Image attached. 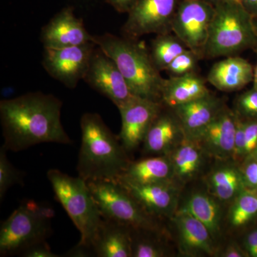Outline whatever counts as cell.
<instances>
[{
	"label": "cell",
	"instance_id": "23",
	"mask_svg": "<svg viewBox=\"0 0 257 257\" xmlns=\"http://www.w3.org/2000/svg\"><path fill=\"white\" fill-rule=\"evenodd\" d=\"M179 144L170 160L174 175L186 180L197 173L202 162V152L198 147L199 143L192 139L184 137Z\"/></svg>",
	"mask_w": 257,
	"mask_h": 257
},
{
	"label": "cell",
	"instance_id": "3",
	"mask_svg": "<svg viewBox=\"0 0 257 257\" xmlns=\"http://www.w3.org/2000/svg\"><path fill=\"white\" fill-rule=\"evenodd\" d=\"M92 42L114 61L135 95L161 102L165 79L143 42L109 33L92 35Z\"/></svg>",
	"mask_w": 257,
	"mask_h": 257
},
{
	"label": "cell",
	"instance_id": "42",
	"mask_svg": "<svg viewBox=\"0 0 257 257\" xmlns=\"http://www.w3.org/2000/svg\"><path fill=\"white\" fill-rule=\"evenodd\" d=\"M202 1L207 2V3H210V4L213 5H216L218 3L225 1V0H202Z\"/></svg>",
	"mask_w": 257,
	"mask_h": 257
},
{
	"label": "cell",
	"instance_id": "38",
	"mask_svg": "<svg viewBox=\"0 0 257 257\" xmlns=\"http://www.w3.org/2000/svg\"><path fill=\"white\" fill-rule=\"evenodd\" d=\"M245 243L248 254L253 257H257V230L248 235Z\"/></svg>",
	"mask_w": 257,
	"mask_h": 257
},
{
	"label": "cell",
	"instance_id": "31",
	"mask_svg": "<svg viewBox=\"0 0 257 257\" xmlns=\"http://www.w3.org/2000/svg\"><path fill=\"white\" fill-rule=\"evenodd\" d=\"M132 254L135 257H161L165 256V250L155 240L144 236H135L132 233Z\"/></svg>",
	"mask_w": 257,
	"mask_h": 257
},
{
	"label": "cell",
	"instance_id": "7",
	"mask_svg": "<svg viewBox=\"0 0 257 257\" xmlns=\"http://www.w3.org/2000/svg\"><path fill=\"white\" fill-rule=\"evenodd\" d=\"M87 184L104 219L133 228L156 229L152 216L117 181H92Z\"/></svg>",
	"mask_w": 257,
	"mask_h": 257
},
{
	"label": "cell",
	"instance_id": "22",
	"mask_svg": "<svg viewBox=\"0 0 257 257\" xmlns=\"http://www.w3.org/2000/svg\"><path fill=\"white\" fill-rule=\"evenodd\" d=\"M181 244L189 252H213L211 232L207 226L195 218L184 213L177 214L175 219Z\"/></svg>",
	"mask_w": 257,
	"mask_h": 257
},
{
	"label": "cell",
	"instance_id": "28",
	"mask_svg": "<svg viewBox=\"0 0 257 257\" xmlns=\"http://www.w3.org/2000/svg\"><path fill=\"white\" fill-rule=\"evenodd\" d=\"M4 147L0 149V200L3 202L8 189L15 184L23 185L24 174L15 168L7 156Z\"/></svg>",
	"mask_w": 257,
	"mask_h": 257
},
{
	"label": "cell",
	"instance_id": "18",
	"mask_svg": "<svg viewBox=\"0 0 257 257\" xmlns=\"http://www.w3.org/2000/svg\"><path fill=\"white\" fill-rule=\"evenodd\" d=\"M116 181L130 192L152 216L167 214L173 206L175 190L170 182L140 184L121 179Z\"/></svg>",
	"mask_w": 257,
	"mask_h": 257
},
{
	"label": "cell",
	"instance_id": "13",
	"mask_svg": "<svg viewBox=\"0 0 257 257\" xmlns=\"http://www.w3.org/2000/svg\"><path fill=\"white\" fill-rule=\"evenodd\" d=\"M41 40L45 48L60 49L92 42V35L84 28L82 20L74 14L68 7L42 28Z\"/></svg>",
	"mask_w": 257,
	"mask_h": 257
},
{
	"label": "cell",
	"instance_id": "40",
	"mask_svg": "<svg viewBox=\"0 0 257 257\" xmlns=\"http://www.w3.org/2000/svg\"><path fill=\"white\" fill-rule=\"evenodd\" d=\"M243 256H244V254H243L241 248L234 246V245H231L226 248V251L223 253V256L225 257H242Z\"/></svg>",
	"mask_w": 257,
	"mask_h": 257
},
{
	"label": "cell",
	"instance_id": "32",
	"mask_svg": "<svg viewBox=\"0 0 257 257\" xmlns=\"http://www.w3.org/2000/svg\"><path fill=\"white\" fill-rule=\"evenodd\" d=\"M245 155L257 149V119L244 120Z\"/></svg>",
	"mask_w": 257,
	"mask_h": 257
},
{
	"label": "cell",
	"instance_id": "12",
	"mask_svg": "<svg viewBox=\"0 0 257 257\" xmlns=\"http://www.w3.org/2000/svg\"><path fill=\"white\" fill-rule=\"evenodd\" d=\"M162 106L160 101L136 96L118 108L121 118L119 138L126 152L133 151L143 143Z\"/></svg>",
	"mask_w": 257,
	"mask_h": 257
},
{
	"label": "cell",
	"instance_id": "24",
	"mask_svg": "<svg viewBox=\"0 0 257 257\" xmlns=\"http://www.w3.org/2000/svg\"><path fill=\"white\" fill-rule=\"evenodd\" d=\"M179 213L189 214L201 221L207 226L211 234H215L219 231V207L215 201L207 194L202 193L193 194Z\"/></svg>",
	"mask_w": 257,
	"mask_h": 257
},
{
	"label": "cell",
	"instance_id": "10",
	"mask_svg": "<svg viewBox=\"0 0 257 257\" xmlns=\"http://www.w3.org/2000/svg\"><path fill=\"white\" fill-rule=\"evenodd\" d=\"M96 45L94 42L64 48H45L42 66L47 73L69 89L83 80Z\"/></svg>",
	"mask_w": 257,
	"mask_h": 257
},
{
	"label": "cell",
	"instance_id": "25",
	"mask_svg": "<svg viewBox=\"0 0 257 257\" xmlns=\"http://www.w3.org/2000/svg\"><path fill=\"white\" fill-rule=\"evenodd\" d=\"M156 35L149 50L155 67L162 72L166 70L177 56L188 48L173 32Z\"/></svg>",
	"mask_w": 257,
	"mask_h": 257
},
{
	"label": "cell",
	"instance_id": "16",
	"mask_svg": "<svg viewBox=\"0 0 257 257\" xmlns=\"http://www.w3.org/2000/svg\"><path fill=\"white\" fill-rule=\"evenodd\" d=\"M254 67L238 55L216 62L207 74V82L222 92H235L253 82Z\"/></svg>",
	"mask_w": 257,
	"mask_h": 257
},
{
	"label": "cell",
	"instance_id": "33",
	"mask_svg": "<svg viewBox=\"0 0 257 257\" xmlns=\"http://www.w3.org/2000/svg\"><path fill=\"white\" fill-rule=\"evenodd\" d=\"M236 116V133L233 158L238 159L245 155L244 120Z\"/></svg>",
	"mask_w": 257,
	"mask_h": 257
},
{
	"label": "cell",
	"instance_id": "1",
	"mask_svg": "<svg viewBox=\"0 0 257 257\" xmlns=\"http://www.w3.org/2000/svg\"><path fill=\"white\" fill-rule=\"evenodd\" d=\"M62 106L53 94L40 92L0 101L3 146L18 152L40 144H72L61 121Z\"/></svg>",
	"mask_w": 257,
	"mask_h": 257
},
{
	"label": "cell",
	"instance_id": "30",
	"mask_svg": "<svg viewBox=\"0 0 257 257\" xmlns=\"http://www.w3.org/2000/svg\"><path fill=\"white\" fill-rule=\"evenodd\" d=\"M235 114L243 120L257 119V89H251L238 96L235 104Z\"/></svg>",
	"mask_w": 257,
	"mask_h": 257
},
{
	"label": "cell",
	"instance_id": "39",
	"mask_svg": "<svg viewBox=\"0 0 257 257\" xmlns=\"http://www.w3.org/2000/svg\"><path fill=\"white\" fill-rule=\"evenodd\" d=\"M244 9L252 17H257V0H239Z\"/></svg>",
	"mask_w": 257,
	"mask_h": 257
},
{
	"label": "cell",
	"instance_id": "19",
	"mask_svg": "<svg viewBox=\"0 0 257 257\" xmlns=\"http://www.w3.org/2000/svg\"><path fill=\"white\" fill-rule=\"evenodd\" d=\"M132 227L103 218L92 247L96 257H130Z\"/></svg>",
	"mask_w": 257,
	"mask_h": 257
},
{
	"label": "cell",
	"instance_id": "17",
	"mask_svg": "<svg viewBox=\"0 0 257 257\" xmlns=\"http://www.w3.org/2000/svg\"><path fill=\"white\" fill-rule=\"evenodd\" d=\"M172 112H167L164 110V106H162L144 140L145 153L165 155L179 140H183V128L177 115L172 109Z\"/></svg>",
	"mask_w": 257,
	"mask_h": 257
},
{
	"label": "cell",
	"instance_id": "37",
	"mask_svg": "<svg viewBox=\"0 0 257 257\" xmlns=\"http://www.w3.org/2000/svg\"><path fill=\"white\" fill-rule=\"evenodd\" d=\"M64 256L90 257L95 256V253L92 248L77 243L72 249L69 250L68 252L66 253Z\"/></svg>",
	"mask_w": 257,
	"mask_h": 257
},
{
	"label": "cell",
	"instance_id": "6",
	"mask_svg": "<svg viewBox=\"0 0 257 257\" xmlns=\"http://www.w3.org/2000/svg\"><path fill=\"white\" fill-rule=\"evenodd\" d=\"M55 211L48 206L25 201L0 228V256L19 255L25 249L46 241L52 233Z\"/></svg>",
	"mask_w": 257,
	"mask_h": 257
},
{
	"label": "cell",
	"instance_id": "26",
	"mask_svg": "<svg viewBox=\"0 0 257 257\" xmlns=\"http://www.w3.org/2000/svg\"><path fill=\"white\" fill-rule=\"evenodd\" d=\"M243 175L232 167H224L214 171L209 179V186L218 199L228 201L239 194L243 189Z\"/></svg>",
	"mask_w": 257,
	"mask_h": 257
},
{
	"label": "cell",
	"instance_id": "2",
	"mask_svg": "<svg viewBox=\"0 0 257 257\" xmlns=\"http://www.w3.org/2000/svg\"><path fill=\"white\" fill-rule=\"evenodd\" d=\"M80 126L82 143L77 165L79 177L87 182L119 179L130 162L119 138L96 113L83 114Z\"/></svg>",
	"mask_w": 257,
	"mask_h": 257
},
{
	"label": "cell",
	"instance_id": "4",
	"mask_svg": "<svg viewBox=\"0 0 257 257\" xmlns=\"http://www.w3.org/2000/svg\"><path fill=\"white\" fill-rule=\"evenodd\" d=\"M204 59L238 55L257 49L253 17L239 0H225L214 5Z\"/></svg>",
	"mask_w": 257,
	"mask_h": 257
},
{
	"label": "cell",
	"instance_id": "21",
	"mask_svg": "<svg viewBox=\"0 0 257 257\" xmlns=\"http://www.w3.org/2000/svg\"><path fill=\"white\" fill-rule=\"evenodd\" d=\"M173 175L170 159L157 156L130 162L119 179L140 184L164 183L170 182Z\"/></svg>",
	"mask_w": 257,
	"mask_h": 257
},
{
	"label": "cell",
	"instance_id": "9",
	"mask_svg": "<svg viewBox=\"0 0 257 257\" xmlns=\"http://www.w3.org/2000/svg\"><path fill=\"white\" fill-rule=\"evenodd\" d=\"M181 1L138 0L127 13L121 29L123 36L139 39L149 34L172 32V20Z\"/></svg>",
	"mask_w": 257,
	"mask_h": 257
},
{
	"label": "cell",
	"instance_id": "15",
	"mask_svg": "<svg viewBox=\"0 0 257 257\" xmlns=\"http://www.w3.org/2000/svg\"><path fill=\"white\" fill-rule=\"evenodd\" d=\"M224 107L221 99L210 93L172 109L180 121L184 137L194 140Z\"/></svg>",
	"mask_w": 257,
	"mask_h": 257
},
{
	"label": "cell",
	"instance_id": "5",
	"mask_svg": "<svg viewBox=\"0 0 257 257\" xmlns=\"http://www.w3.org/2000/svg\"><path fill=\"white\" fill-rule=\"evenodd\" d=\"M55 197L80 233L79 244L92 248L103 217L87 182L58 170L47 172Z\"/></svg>",
	"mask_w": 257,
	"mask_h": 257
},
{
	"label": "cell",
	"instance_id": "29",
	"mask_svg": "<svg viewBox=\"0 0 257 257\" xmlns=\"http://www.w3.org/2000/svg\"><path fill=\"white\" fill-rule=\"evenodd\" d=\"M200 60H202L200 56L190 49H187L171 62L165 72L170 74V77L194 73L197 72L198 64Z\"/></svg>",
	"mask_w": 257,
	"mask_h": 257
},
{
	"label": "cell",
	"instance_id": "35",
	"mask_svg": "<svg viewBox=\"0 0 257 257\" xmlns=\"http://www.w3.org/2000/svg\"><path fill=\"white\" fill-rule=\"evenodd\" d=\"M243 182L251 187H257V160L249 162L243 174Z\"/></svg>",
	"mask_w": 257,
	"mask_h": 257
},
{
	"label": "cell",
	"instance_id": "27",
	"mask_svg": "<svg viewBox=\"0 0 257 257\" xmlns=\"http://www.w3.org/2000/svg\"><path fill=\"white\" fill-rule=\"evenodd\" d=\"M257 214V193L242 189L236 196L231 208L229 221L231 226L239 227L252 219Z\"/></svg>",
	"mask_w": 257,
	"mask_h": 257
},
{
	"label": "cell",
	"instance_id": "20",
	"mask_svg": "<svg viewBox=\"0 0 257 257\" xmlns=\"http://www.w3.org/2000/svg\"><path fill=\"white\" fill-rule=\"evenodd\" d=\"M206 82L197 72L165 79L161 94V103L168 108L202 98L210 94Z\"/></svg>",
	"mask_w": 257,
	"mask_h": 257
},
{
	"label": "cell",
	"instance_id": "36",
	"mask_svg": "<svg viewBox=\"0 0 257 257\" xmlns=\"http://www.w3.org/2000/svg\"><path fill=\"white\" fill-rule=\"evenodd\" d=\"M138 0H106L116 11L119 13H128Z\"/></svg>",
	"mask_w": 257,
	"mask_h": 257
},
{
	"label": "cell",
	"instance_id": "11",
	"mask_svg": "<svg viewBox=\"0 0 257 257\" xmlns=\"http://www.w3.org/2000/svg\"><path fill=\"white\" fill-rule=\"evenodd\" d=\"M83 80L117 108L138 96L132 92L114 61L97 45Z\"/></svg>",
	"mask_w": 257,
	"mask_h": 257
},
{
	"label": "cell",
	"instance_id": "43",
	"mask_svg": "<svg viewBox=\"0 0 257 257\" xmlns=\"http://www.w3.org/2000/svg\"><path fill=\"white\" fill-rule=\"evenodd\" d=\"M253 25H254L255 30L257 34V17H253Z\"/></svg>",
	"mask_w": 257,
	"mask_h": 257
},
{
	"label": "cell",
	"instance_id": "8",
	"mask_svg": "<svg viewBox=\"0 0 257 257\" xmlns=\"http://www.w3.org/2000/svg\"><path fill=\"white\" fill-rule=\"evenodd\" d=\"M214 11V5L207 2L182 0L172 20V32L202 59Z\"/></svg>",
	"mask_w": 257,
	"mask_h": 257
},
{
	"label": "cell",
	"instance_id": "41",
	"mask_svg": "<svg viewBox=\"0 0 257 257\" xmlns=\"http://www.w3.org/2000/svg\"><path fill=\"white\" fill-rule=\"evenodd\" d=\"M256 57V63L254 67V71H253V87L257 89V49L254 51Z\"/></svg>",
	"mask_w": 257,
	"mask_h": 257
},
{
	"label": "cell",
	"instance_id": "14",
	"mask_svg": "<svg viewBox=\"0 0 257 257\" xmlns=\"http://www.w3.org/2000/svg\"><path fill=\"white\" fill-rule=\"evenodd\" d=\"M236 125L234 111L224 106L194 140L205 146L214 156L219 158L232 157Z\"/></svg>",
	"mask_w": 257,
	"mask_h": 257
},
{
	"label": "cell",
	"instance_id": "34",
	"mask_svg": "<svg viewBox=\"0 0 257 257\" xmlns=\"http://www.w3.org/2000/svg\"><path fill=\"white\" fill-rule=\"evenodd\" d=\"M20 256L24 257H61V255L52 252L47 241L37 243L30 246L23 252Z\"/></svg>",
	"mask_w": 257,
	"mask_h": 257
}]
</instances>
